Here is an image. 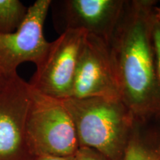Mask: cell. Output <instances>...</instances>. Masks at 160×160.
<instances>
[{"instance_id":"cell-11","label":"cell","mask_w":160,"mask_h":160,"mask_svg":"<svg viewBox=\"0 0 160 160\" xmlns=\"http://www.w3.org/2000/svg\"><path fill=\"white\" fill-rule=\"evenodd\" d=\"M152 38H153V51H154L156 67H157L158 78H159L160 82V17L159 13H158V7L157 14H156L155 19L153 25Z\"/></svg>"},{"instance_id":"cell-1","label":"cell","mask_w":160,"mask_h":160,"mask_svg":"<svg viewBox=\"0 0 160 160\" xmlns=\"http://www.w3.org/2000/svg\"><path fill=\"white\" fill-rule=\"evenodd\" d=\"M155 0H125L108 45L120 99L136 122L160 125V82L152 30Z\"/></svg>"},{"instance_id":"cell-10","label":"cell","mask_w":160,"mask_h":160,"mask_svg":"<svg viewBox=\"0 0 160 160\" xmlns=\"http://www.w3.org/2000/svg\"><path fill=\"white\" fill-rule=\"evenodd\" d=\"M27 12L28 8L19 0H0V33L17 31Z\"/></svg>"},{"instance_id":"cell-3","label":"cell","mask_w":160,"mask_h":160,"mask_svg":"<svg viewBox=\"0 0 160 160\" xmlns=\"http://www.w3.org/2000/svg\"><path fill=\"white\" fill-rule=\"evenodd\" d=\"M25 133L33 157H71L80 148L74 124L62 101L33 88Z\"/></svg>"},{"instance_id":"cell-14","label":"cell","mask_w":160,"mask_h":160,"mask_svg":"<svg viewBox=\"0 0 160 160\" xmlns=\"http://www.w3.org/2000/svg\"><path fill=\"white\" fill-rule=\"evenodd\" d=\"M158 13H159L160 17V3H159V5H158Z\"/></svg>"},{"instance_id":"cell-8","label":"cell","mask_w":160,"mask_h":160,"mask_svg":"<svg viewBox=\"0 0 160 160\" xmlns=\"http://www.w3.org/2000/svg\"><path fill=\"white\" fill-rule=\"evenodd\" d=\"M120 99L108 43L87 33L80 49L71 98Z\"/></svg>"},{"instance_id":"cell-12","label":"cell","mask_w":160,"mask_h":160,"mask_svg":"<svg viewBox=\"0 0 160 160\" xmlns=\"http://www.w3.org/2000/svg\"><path fill=\"white\" fill-rule=\"evenodd\" d=\"M77 160H109L101 153L88 148L80 147L76 153Z\"/></svg>"},{"instance_id":"cell-15","label":"cell","mask_w":160,"mask_h":160,"mask_svg":"<svg viewBox=\"0 0 160 160\" xmlns=\"http://www.w3.org/2000/svg\"><path fill=\"white\" fill-rule=\"evenodd\" d=\"M3 79H2V78H1V77H0V82H1L2 80H3Z\"/></svg>"},{"instance_id":"cell-5","label":"cell","mask_w":160,"mask_h":160,"mask_svg":"<svg viewBox=\"0 0 160 160\" xmlns=\"http://www.w3.org/2000/svg\"><path fill=\"white\" fill-rule=\"evenodd\" d=\"M51 0H37L28 8L24 21L15 32L0 33V77L7 79L18 75L21 64L37 66L50 46L44 35V24Z\"/></svg>"},{"instance_id":"cell-4","label":"cell","mask_w":160,"mask_h":160,"mask_svg":"<svg viewBox=\"0 0 160 160\" xmlns=\"http://www.w3.org/2000/svg\"><path fill=\"white\" fill-rule=\"evenodd\" d=\"M86 34L82 30H69L51 42L28 82L31 88L57 99L71 98L80 49Z\"/></svg>"},{"instance_id":"cell-9","label":"cell","mask_w":160,"mask_h":160,"mask_svg":"<svg viewBox=\"0 0 160 160\" xmlns=\"http://www.w3.org/2000/svg\"><path fill=\"white\" fill-rule=\"evenodd\" d=\"M123 160H160V145H153L144 139L136 122Z\"/></svg>"},{"instance_id":"cell-13","label":"cell","mask_w":160,"mask_h":160,"mask_svg":"<svg viewBox=\"0 0 160 160\" xmlns=\"http://www.w3.org/2000/svg\"><path fill=\"white\" fill-rule=\"evenodd\" d=\"M32 160H77L76 155L71 157H52V156H37L34 157Z\"/></svg>"},{"instance_id":"cell-2","label":"cell","mask_w":160,"mask_h":160,"mask_svg":"<svg viewBox=\"0 0 160 160\" xmlns=\"http://www.w3.org/2000/svg\"><path fill=\"white\" fill-rule=\"evenodd\" d=\"M74 124L80 147L109 160H123L135 120L120 99L69 98L62 100Z\"/></svg>"},{"instance_id":"cell-7","label":"cell","mask_w":160,"mask_h":160,"mask_svg":"<svg viewBox=\"0 0 160 160\" xmlns=\"http://www.w3.org/2000/svg\"><path fill=\"white\" fill-rule=\"evenodd\" d=\"M125 0L51 1L53 21L58 33L82 30L108 43L114 32Z\"/></svg>"},{"instance_id":"cell-6","label":"cell","mask_w":160,"mask_h":160,"mask_svg":"<svg viewBox=\"0 0 160 160\" xmlns=\"http://www.w3.org/2000/svg\"><path fill=\"white\" fill-rule=\"evenodd\" d=\"M31 99L28 82L19 75L0 82V160H32L25 133Z\"/></svg>"}]
</instances>
